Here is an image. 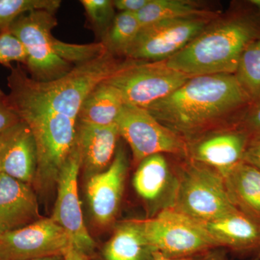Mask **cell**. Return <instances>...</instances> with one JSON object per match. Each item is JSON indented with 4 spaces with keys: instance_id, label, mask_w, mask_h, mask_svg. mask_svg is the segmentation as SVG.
<instances>
[{
    "instance_id": "cell-1",
    "label": "cell",
    "mask_w": 260,
    "mask_h": 260,
    "mask_svg": "<svg viewBox=\"0 0 260 260\" xmlns=\"http://www.w3.org/2000/svg\"><path fill=\"white\" fill-rule=\"evenodd\" d=\"M251 99L234 74L191 77L177 90L147 108L162 124L186 142L232 124L234 113Z\"/></svg>"
},
{
    "instance_id": "cell-2",
    "label": "cell",
    "mask_w": 260,
    "mask_h": 260,
    "mask_svg": "<svg viewBox=\"0 0 260 260\" xmlns=\"http://www.w3.org/2000/svg\"><path fill=\"white\" fill-rule=\"evenodd\" d=\"M258 34L256 24L246 17L212 22L184 49L162 62L189 78L235 74L241 56Z\"/></svg>"
},
{
    "instance_id": "cell-3",
    "label": "cell",
    "mask_w": 260,
    "mask_h": 260,
    "mask_svg": "<svg viewBox=\"0 0 260 260\" xmlns=\"http://www.w3.org/2000/svg\"><path fill=\"white\" fill-rule=\"evenodd\" d=\"M173 166L176 186L171 207L205 223L237 209L218 171L190 158Z\"/></svg>"
},
{
    "instance_id": "cell-4",
    "label": "cell",
    "mask_w": 260,
    "mask_h": 260,
    "mask_svg": "<svg viewBox=\"0 0 260 260\" xmlns=\"http://www.w3.org/2000/svg\"><path fill=\"white\" fill-rule=\"evenodd\" d=\"M138 220L153 253L166 257H190L220 249L203 223L172 207Z\"/></svg>"
},
{
    "instance_id": "cell-5",
    "label": "cell",
    "mask_w": 260,
    "mask_h": 260,
    "mask_svg": "<svg viewBox=\"0 0 260 260\" xmlns=\"http://www.w3.org/2000/svg\"><path fill=\"white\" fill-rule=\"evenodd\" d=\"M55 13L37 10L19 17L9 30L21 41L28 54L27 70L32 79L49 82L59 79L73 69L53 49L52 29L57 25Z\"/></svg>"
},
{
    "instance_id": "cell-6",
    "label": "cell",
    "mask_w": 260,
    "mask_h": 260,
    "mask_svg": "<svg viewBox=\"0 0 260 260\" xmlns=\"http://www.w3.org/2000/svg\"><path fill=\"white\" fill-rule=\"evenodd\" d=\"M116 124L120 137L131 149L135 167L155 154L188 158L186 140L162 124L144 108L124 104Z\"/></svg>"
},
{
    "instance_id": "cell-7",
    "label": "cell",
    "mask_w": 260,
    "mask_h": 260,
    "mask_svg": "<svg viewBox=\"0 0 260 260\" xmlns=\"http://www.w3.org/2000/svg\"><path fill=\"white\" fill-rule=\"evenodd\" d=\"M189 78L162 61L130 60L106 82L118 90L124 104L147 109L170 95Z\"/></svg>"
},
{
    "instance_id": "cell-8",
    "label": "cell",
    "mask_w": 260,
    "mask_h": 260,
    "mask_svg": "<svg viewBox=\"0 0 260 260\" xmlns=\"http://www.w3.org/2000/svg\"><path fill=\"white\" fill-rule=\"evenodd\" d=\"M214 17L161 20L142 27L125 56L134 61H162L184 49Z\"/></svg>"
},
{
    "instance_id": "cell-9",
    "label": "cell",
    "mask_w": 260,
    "mask_h": 260,
    "mask_svg": "<svg viewBox=\"0 0 260 260\" xmlns=\"http://www.w3.org/2000/svg\"><path fill=\"white\" fill-rule=\"evenodd\" d=\"M80 169L81 154L76 140L74 148L64 162L56 181L57 198L51 218L66 232L75 249L89 260L95 252L96 244L84 223L78 195Z\"/></svg>"
},
{
    "instance_id": "cell-10",
    "label": "cell",
    "mask_w": 260,
    "mask_h": 260,
    "mask_svg": "<svg viewBox=\"0 0 260 260\" xmlns=\"http://www.w3.org/2000/svg\"><path fill=\"white\" fill-rule=\"evenodd\" d=\"M70 243L60 225L51 218H42L0 236V260H31L60 255Z\"/></svg>"
},
{
    "instance_id": "cell-11",
    "label": "cell",
    "mask_w": 260,
    "mask_h": 260,
    "mask_svg": "<svg viewBox=\"0 0 260 260\" xmlns=\"http://www.w3.org/2000/svg\"><path fill=\"white\" fill-rule=\"evenodd\" d=\"M250 135L237 124L218 128L188 140V158L213 168L223 177L243 157Z\"/></svg>"
},
{
    "instance_id": "cell-12",
    "label": "cell",
    "mask_w": 260,
    "mask_h": 260,
    "mask_svg": "<svg viewBox=\"0 0 260 260\" xmlns=\"http://www.w3.org/2000/svg\"><path fill=\"white\" fill-rule=\"evenodd\" d=\"M128 167L125 152L119 147L109 168L87 179L89 206L99 226H109L115 220L124 193Z\"/></svg>"
},
{
    "instance_id": "cell-13",
    "label": "cell",
    "mask_w": 260,
    "mask_h": 260,
    "mask_svg": "<svg viewBox=\"0 0 260 260\" xmlns=\"http://www.w3.org/2000/svg\"><path fill=\"white\" fill-rule=\"evenodd\" d=\"M32 186L2 173L0 175V236L42 219Z\"/></svg>"
},
{
    "instance_id": "cell-14",
    "label": "cell",
    "mask_w": 260,
    "mask_h": 260,
    "mask_svg": "<svg viewBox=\"0 0 260 260\" xmlns=\"http://www.w3.org/2000/svg\"><path fill=\"white\" fill-rule=\"evenodd\" d=\"M133 184L137 194L153 205L155 215L172 205L176 186L174 168L169 165L165 155H150L138 164Z\"/></svg>"
},
{
    "instance_id": "cell-15",
    "label": "cell",
    "mask_w": 260,
    "mask_h": 260,
    "mask_svg": "<svg viewBox=\"0 0 260 260\" xmlns=\"http://www.w3.org/2000/svg\"><path fill=\"white\" fill-rule=\"evenodd\" d=\"M203 224L220 249L260 253V222L237 208Z\"/></svg>"
},
{
    "instance_id": "cell-16",
    "label": "cell",
    "mask_w": 260,
    "mask_h": 260,
    "mask_svg": "<svg viewBox=\"0 0 260 260\" xmlns=\"http://www.w3.org/2000/svg\"><path fill=\"white\" fill-rule=\"evenodd\" d=\"M119 137L117 124L99 126L78 122L77 141L81 154V169L86 179L111 165Z\"/></svg>"
},
{
    "instance_id": "cell-17",
    "label": "cell",
    "mask_w": 260,
    "mask_h": 260,
    "mask_svg": "<svg viewBox=\"0 0 260 260\" xmlns=\"http://www.w3.org/2000/svg\"><path fill=\"white\" fill-rule=\"evenodd\" d=\"M38 151L32 132L23 121L21 127L5 150L3 174L34 186L37 177Z\"/></svg>"
},
{
    "instance_id": "cell-18",
    "label": "cell",
    "mask_w": 260,
    "mask_h": 260,
    "mask_svg": "<svg viewBox=\"0 0 260 260\" xmlns=\"http://www.w3.org/2000/svg\"><path fill=\"white\" fill-rule=\"evenodd\" d=\"M229 198L238 210L260 222V170L242 162L224 177Z\"/></svg>"
},
{
    "instance_id": "cell-19",
    "label": "cell",
    "mask_w": 260,
    "mask_h": 260,
    "mask_svg": "<svg viewBox=\"0 0 260 260\" xmlns=\"http://www.w3.org/2000/svg\"><path fill=\"white\" fill-rule=\"evenodd\" d=\"M152 254L138 219L118 224L102 251L104 260H150Z\"/></svg>"
},
{
    "instance_id": "cell-20",
    "label": "cell",
    "mask_w": 260,
    "mask_h": 260,
    "mask_svg": "<svg viewBox=\"0 0 260 260\" xmlns=\"http://www.w3.org/2000/svg\"><path fill=\"white\" fill-rule=\"evenodd\" d=\"M120 93L104 81L88 94L80 108L78 122L107 126L116 124L124 107Z\"/></svg>"
},
{
    "instance_id": "cell-21",
    "label": "cell",
    "mask_w": 260,
    "mask_h": 260,
    "mask_svg": "<svg viewBox=\"0 0 260 260\" xmlns=\"http://www.w3.org/2000/svg\"><path fill=\"white\" fill-rule=\"evenodd\" d=\"M135 15L141 28L161 20L215 15L189 0H149L148 4Z\"/></svg>"
},
{
    "instance_id": "cell-22",
    "label": "cell",
    "mask_w": 260,
    "mask_h": 260,
    "mask_svg": "<svg viewBox=\"0 0 260 260\" xmlns=\"http://www.w3.org/2000/svg\"><path fill=\"white\" fill-rule=\"evenodd\" d=\"M140 29L141 25L136 15L120 12L103 37L102 43L112 55L125 56Z\"/></svg>"
},
{
    "instance_id": "cell-23",
    "label": "cell",
    "mask_w": 260,
    "mask_h": 260,
    "mask_svg": "<svg viewBox=\"0 0 260 260\" xmlns=\"http://www.w3.org/2000/svg\"><path fill=\"white\" fill-rule=\"evenodd\" d=\"M239 83L252 101L260 95V39L244 51L235 74Z\"/></svg>"
},
{
    "instance_id": "cell-24",
    "label": "cell",
    "mask_w": 260,
    "mask_h": 260,
    "mask_svg": "<svg viewBox=\"0 0 260 260\" xmlns=\"http://www.w3.org/2000/svg\"><path fill=\"white\" fill-rule=\"evenodd\" d=\"M61 3L60 0H0V32L30 12L47 10L56 13Z\"/></svg>"
},
{
    "instance_id": "cell-25",
    "label": "cell",
    "mask_w": 260,
    "mask_h": 260,
    "mask_svg": "<svg viewBox=\"0 0 260 260\" xmlns=\"http://www.w3.org/2000/svg\"><path fill=\"white\" fill-rule=\"evenodd\" d=\"M51 43L56 54L71 64L72 63L78 65L88 62L108 51L102 42L88 44H68L52 37Z\"/></svg>"
},
{
    "instance_id": "cell-26",
    "label": "cell",
    "mask_w": 260,
    "mask_h": 260,
    "mask_svg": "<svg viewBox=\"0 0 260 260\" xmlns=\"http://www.w3.org/2000/svg\"><path fill=\"white\" fill-rule=\"evenodd\" d=\"M90 24L99 34L104 37L110 28L114 15V3L110 0H81Z\"/></svg>"
},
{
    "instance_id": "cell-27",
    "label": "cell",
    "mask_w": 260,
    "mask_h": 260,
    "mask_svg": "<svg viewBox=\"0 0 260 260\" xmlns=\"http://www.w3.org/2000/svg\"><path fill=\"white\" fill-rule=\"evenodd\" d=\"M28 54L23 43L9 28L0 32V64L11 69L12 63L26 64Z\"/></svg>"
},
{
    "instance_id": "cell-28",
    "label": "cell",
    "mask_w": 260,
    "mask_h": 260,
    "mask_svg": "<svg viewBox=\"0 0 260 260\" xmlns=\"http://www.w3.org/2000/svg\"><path fill=\"white\" fill-rule=\"evenodd\" d=\"M237 124L250 136L260 134V95L250 103L245 114L238 119Z\"/></svg>"
},
{
    "instance_id": "cell-29",
    "label": "cell",
    "mask_w": 260,
    "mask_h": 260,
    "mask_svg": "<svg viewBox=\"0 0 260 260\" xmlns=\"http://www.w3.org/2000/svg\"><path fill=\"white\" fill-rule=\"evenodd\" d=\"M21 121L10 104L8 95L0 88V137Z\"/></svg>"
},
{
    "instance_id": "cell-30",
    "label": "cell",
    "mask_w": 260,
    "mask_h": 260,
    "mask_svg": "<svg viewBox=\"0 0 260 260\" xmlns=\"http://www.w3.org/2000/svg\"><path fill=\"white\" fill-rule=\"evenodd\" d=\"M243 162L260 170V134L251 135L243 157Z\"/></svg>"
},
{
    "instance_id": "cell-31",
    "label": "cell",
    "mask_w": 260,
    "mask_h": 260,
    "mask_svg": "<svg viewBox=\"0 0 260 260\" xmlns=\"http://www.w3.org/2000/svg\"><path fill=\"white\" fill-rule=\"evenodd\" d=\"M149 0H115L113 1L114 8L121 11V13H134L143 9L148 4Z\"/></svg>"
},
{
    "instance_id": "cell-32",
    "label": "cell",
    "mask_w": 260,
    "mask_h": 260,
    "mask_svg": "<svg viewBox=\"0 0 260 260\" xmlns=\"http://www.w3.org/2000/svg\"><path fill=\"white\" fill-rule=\"evenodd\" d=\"M23 124V121L19 123L13 128L8 130L6 133H4L0 137V175L3 173V169H2V164H3V158L4 156L5 150L8 148V145L11 143L12 140L15 138V135L18 133L20 127Z\"/></svg>"
},
{
    "instance_id": "cell-33",
    "label": "cell",
    "mask_w": 260,
    "mask_h": 260,
    "mask_svg": "<svg viewBox=\"0 0 260 260\" xmlns=\"http://www.w3.org/2000/svg\"><path fill=\"white\" fill-rule=\"evenodd\" d=\"M64 256L65 260H88L86 256L75 249L71 243L64 251Z\"/></svg>"
},
{
    "instance_id": "cell-34",
    "label": "cell",
    "mask_w": 260,
    "mask_h": 260,
    "mask_svg": "<svg viewBox=\"0 0 260 260\" xmlns=\"http://www.w3.org/2000/svg\"><path fill=\"white\" fill-rule=\"evenodd\" d=\"M209 252L206 253V254H201V255L190 256V257L186 258H177V259L166 257V256L161 255V254H159V253L153 252L150 260H207Z\"/></svg>"
},
{
    "instance_id": "cell-35",
    "label": "cell",
    "mask_w": 260,
    "mask_h": 260,
    "mask_svg": "<svg viewBox=\"0 0 260 260\" xmlns=\"http://www.w3.org/2000/svg\"><path fill=\"white\" fill-rule=\"evenodd\" d=\"M207 260H232L227 256L223 249H216L210 251Z\"/></svg>"
},
{
    "instance_id": "cell-36",
    "label": "cell",
    "mask_w": 260,
    "mask_h": 260,
    "mask_svg": "<svg viewBox=\"0 0 260 260\" xmlns=\"http://www.w3.org/2000/svg\"><path fill=\"white\" fill-rule=\"evenodd\" d=\"M31 260H65V259L64 254H60V255L45 256V257L38 258V259Z\"/></svg>"
},
{
    "instance_id": "cell-37",
    "label": "cell",
    "mask_w": 260,
    "mask_h": 260,
    "mask_svg": "<svg viewBox=\"0 0 260 260\" xmlns=\"http://www.w3.org/2000/svg\"><path fill=\"white\" fill-rule=\"evenodd\" d=\"M250 3L260 12V0H251Z\"/></svg>"
}]
</instances>
